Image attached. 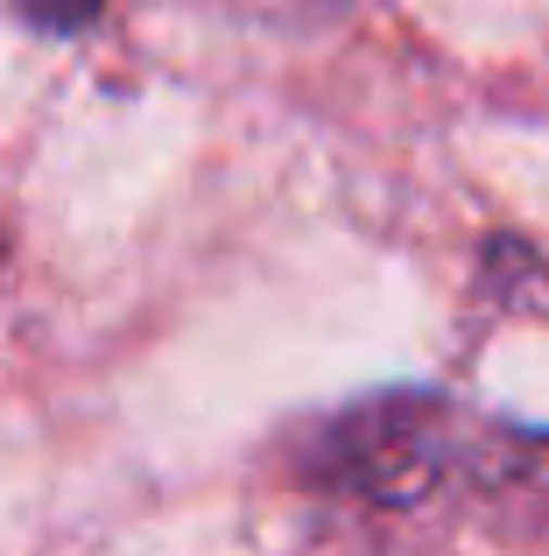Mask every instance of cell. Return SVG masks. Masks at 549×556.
Listing matches in <instances>:
<instances>
[{
    "mask_svg": "<svg viewBox=\"0 0 549 556\" xmlns=\"http://www.w3.org/2000/svg\"><path fill=\"white\" fill-rule=\"evenodd\" d=\"M444 430V402L437 394H373V402H353L339 416L310 422L296 465L310 486L324 493H367V501H409L430 479V451H437Z\"/></svg>",
    "mask_w": 549,
    "mask_h": 556,
    "instance_id": "1",
    "label": "cell"
},
{
    "mask_svg": "<svg viewBox=\"0 0 549 556\" xmlns=\"http://www.w3.org/2000/svg\"><path fill=\"white\" fill-rule=\"evenodd\" d=\"M8 8L22 14L28 28H42V36H78V28L99 22L106 0H8Z\"/></svg>",
    "mask_w": 549,
    "mask_h": 556,
    "instance_id": "2",
    "label": "cell"
},
{
    "mask_svg": "<svg viewBox=\"0 0 549 556\" xmlns=\"http://www.w3.org/2000/svg\"><path fill=\"white\" fill-rule=\"evenodd\" d=\"M0 261H8V240H0Z\"/></svg>",
    "mask_w": 549,
    "mask_h": 556,
    "instance_id": "3",
    "label": "cell"
}]
</instances>
